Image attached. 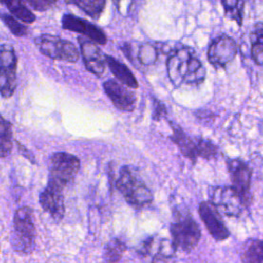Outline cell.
Segmentation results:
<instances>
[{"mask_svg":"<svg viewBox=\"0 0 263 263\" xmlns=\"http://www.w3.org/2000/svg\"><path fill=\"white\" fill-rule=\"evenodd\" d=\"M165 65L168 78L175 87L183 84L197 86L205 79V68L190 46L180 45L172 49Z\"/></svg>","mask_w":263,"mask_h":263,"instance_id":"obj_1","label":"cell"},{"mask_svg":"<svg viewBox=\"0 0 263 263\" xmlns=\"http://www.w3.org/2000/svg\"><path fill=\"white\" fill-rule=\"evenodd\" d=\"M116 187L128 204L135 209H142L149 204L153 195L135 168L124 165L120 168Z\"/></svg>","mask_w":263,"mask_h":263,"instance_id":"obj_2","label":"cell"},{"mask_svg":"<svg viewBox=\"0 0 263 263\" xmlns=\"http://www.w3.org/2000/svg\"><path fill=\"white\" fill-rule=\"evenodd\" d=\"M35 226L33 212L29 206H22L15 211L13 229L11 232V246L21 254H30L35 246Z\"/></svg>","mask_w":263,"mask_h":263,"instance_id":"obj_3","label":"cell"},{"mask_svg":"<svg viewBox=\"0 0 263 263\" xmlns=\"http://www.w3.org/2000/svg\"><path fill=\"white\" fill-rule=\"evenodd\" d=\"M172 245L175 250L191 252L199 242L201 233L195 220L186 214L177 213L175 221L170 227Z\"/></svg>","mask_w":263,"mask_h":263,"instance_id":"obj_4","label":"cell"},{"mask_svg":"<svg viewBox=\"0 0 263 263\" xmlns=\"http://www.w3.org/2000/svg\"><path fill=\"white\" fill-rule=\"evenodd\" d=\"M80 167L79 159L67 152L53 153L49 160L48 183L64 189L73 181Z\"/></svg>","mask_w":263,"mask_h":263,"instance_id":"obj_5","label":"cell"},{"mask_svg":"<svg viewBox=\"0 0 263 263\" xmlns=\"http://www.w3.org/2000/svg\"><path fill=\"white\" fill-rule=\"evenodd\" d=\"M34 42L42 54L53 60L75 63L80 57L79 50L72 42L58 36L42 34L36 37Z\"/></svg>","mask_w":263,"mask_h":263,"instance_id":"obj_6","label":"cell"},{"mask_svg":"<svg viewBox=\"0 0 263 263\" xmlns=\"http://www.w3.org/2000/svg\"><path fill=\"white\" fill-rule=\"evenodd\" d=\"M17 58L11 44L0 45V95L10 98L16 88Z\"/></svg>","mask_w":263,"mask_h":263,"instance_id":"obj_7","label":"cell"},{"mask_svg":"<svg viewBox=\"0 0 263 263\" xmlns=\"http://www.w3.org/2000/svg\"><path fill=\"white\" fill-rule=\"evenodd\" d=\"M238 47L233 38L227 34H221L209 45L208 61L215 69L225 68L236 57Z\"/></svg>","mask_w":263,"mask_h":263,"instance_id":"obj_8","label":"cell"},{"mask_svg":"<svg viewBox=\"0 0 263 263\" xmlns=\"http://www.w3.org/2000/svg\"><path fill=\"white\" fill-rule=\"evenodd\" d=\"M232 187L238 192L243 199L247 206L252 201V195L250 191L252 171L250 166L239 158H228L226 160Z\"/></svg>","mask_w":263,"mask_h":263,"instance_id":"obj_9","label":"cell"},{"mask_svg":"<svg viewBox=\"0 0 263 263\" xmlns=\"http://www.w3.org/2000/svg\"><path fill=\"white\" fill-rule=\"evenodd\" d=\"M211 202L216 209H223L227 216L237 217L247 208L243 199L232 186L217 187L211 194Z\"/></svg>","mask_w":263,"mask_h":263,"instance_id":"obj_10","label":"cell"},{"mask_svg":"<svg viewBox=\"0 0 263 263\" xmlns=\"http://www.w3.org/2000/svg\"><path fill=\"white\" fill-rule=\"evenodd\" d=\"M198 214L214 239L222 241L229 237L230 232L228 228L226 227L218 210L211 201L200 202L198 206Z\"/></svg>","mask_w":263,"mask_h":263,"instance_id":"obj_11","label":"cell"},{"mask_svg":"<svg viewBox=\"0 0 263 263\" xmlns=\"http://www.w3.org/2000/svg\"><path fill=\"white\" fill-rule=\"evenodd\" d=\"M103 87L107 97L118 110L124 112L134 111L137 103V96L134 91L128 89L129 87L114 79L105 81Z\"/></svg>","mask_w":263,"mask_h":263,"instance_id":"obj_12","label":"cell"},{"mask_svg":"<svg viewBox=\"0 0 263 263\" xmlns=\"http://www.w3.org/2000/svg\"><path fill=\"white\" fill-rule=\"evenodd\" d=\"M62 27L65 30L81 33L95 43L104 45L107 42V36L101 28L76 15L64 14L62 17Z\"/></svg>","mask_w":263,"mask_h":263,"instance_id":"obj_13","label":"cell"},{"mask_svg":"<svg viewBox=\"0 0 263 263\" xmlns=\"http://www.w3.org/2000/svg\"><path fill=\"white\" fill-rule=\"evenodd\" d=\"M78 43L83 59L85 68L98 77H101L106 69L105 54L101 51L99 46L88 38L78 37Z\"/></svg>","mask_w":263,"mask_h":263,"instance_id":"obj_14","label":"cell"},{"mask_svg":"<svg viewBox=\"0 0 263 263\" xmlns=\"http://www.w3.org/2000/svg\"><path fill=\"white\" fill-rule=\"evenodd\" d=\"M40 204L50 217L60 222L65 214V203L63 189L47 182V186L40 193Z\"/></svg>","mask_w":263,"mask_h":263,"instance_id":"obj_15","label":"cell"},{"mask_svg":"<svg viewBox=\"0 0 263 263\" xmlns=\"http://www.w3.org/2000/svg\"><path fill=\"white\" fill-rule=\"evenodd\" d=\"M121 50L129 60H132L135 57L137 64L143 67L153 66L157 62L160 53L159 46L151 42H144L139 44L137 52L133 50L130 43H125L121 47Z\"/></svg>","mask_w":263,"mask_h":263,"instance_id":"obj_16","label":"cell"},{"mask_svg":"<svg viewBox=\"0 0 263 263\" xmlns=\"http://www.w3.org/2000/svg\"><path fill=\"white\" fill-rule=\"evenodd\" d=\"M172 129L173 133L170 139L177 145V147L185 157L195 162L198 158L196 139H192L187 136V134L179 125L172 124Z\"/></svg>","mask_w":263,"mask_h":263,"instance_id":"obj_17","label":"cell"},{"mask_svg":"<svg viewBox=\"0 0 263 263\" xmlns=\"http://www.w3.org/2000/svg\"><path fill=\"white\" fill-rule=\"evenodd\" d=\"M105 61H106V65L109 67L112 74L120 83L133 89H136L139 87V83L135 75L133 74V72L129 70L127 66H125L123 63L119 62L115 58L108 54H105Z\"/></svg>","mask_w":263,"mask_h":263,"instance_id":"obj_18","label":"cell"},{"mask_svg":"<svg viewBox=\"0 0 263 263\" xmlns=\"http://www.w3.org/2000/svg\"><path fill=\"white\" fill-rule=\"evenodd\" d=\"M251 57L255 64L263 68V23H256L250 34Z\"/></svg>","mask_w":263,"mask_h":263,"instance_id":"obj_19","label":"cell"},{"mask_svg":"<svg viewBox=\"0 0 263 263\" xmlns=\"http://www.w3.org/2000/svg\"><path fill=\"white\" fill-rule=\"evenodd\" d=\"M242 263H263V240L249 239L242 248Z\"/></svg>","mask_w":263,"mask_h":263,"instance_id":"obj_20","label":"cell"},{"mask_svg":"<svg viewBox=\"0 0 263 263\" xmlns=\"http://www.w3.org/2000/svg\"><path fill=\"white\" fill-rule=\"evenodd\" d=\"M65 2L76 5L93 20H99L106 7V0H65Z\"/></svg>","mask_w":263,"mask_h":263,"instance_id":"obj_21","label":"cell"},{"mask_svg":"<svg viewBox=\"0 0 263 263\" xmlns=\"http://www.w3.org/2000/svg\"><path fill=\"white\" fill-rule=\"evenodd\" d=\"M225 16L235 22L238 27L242 26L246 0H220Z\"/></svg>","mask_w":263,"mask_h":263,"instance_id":"obj_22","label":"cell"},{"mask_svg":"<svg viewBox=\"0 0 263 263\" xmlns=\"http://www.w3.org/2000/svg\"><path fill=\"white\" fill-rule=\"evenodd\" d=\"M0 3L8 7L9 11L25 24H32L36 21L34 13L24 5L22 0H0Z\"/></svg>","mask_w":263,"mask_h":263,"instance_id":"obj_23","label":"cell"},{"mask_svg":"<svg viewBox=\"0 0 263 263\" xmlns=\"http://www.w3.org/2000/svg\"><path fill=\"white\" fill-rule=\"evenodd\" d=\"M12 149L11 124L0 114V158L6 157Z\"/></svg>","mask_w":263,"mask_h":263,"instance_id":"obj_24","label":"cell"},{"mask_svg":"<svg viewBox=\"0 0 263 263\" xmlns=\"http://www.w3.org/2000/svg\"><path fill=\"white\" fill-rule=\"evenodd\" d=\"M126 250V246L118 238L110 240L104 250V258L108 263H117Z\"/></svg>","mask_w":263,"mask_h":263,"instance_id":"obj_25","label":"cell"},{"mask_svg":"<svg viewBox=\"0 0 263 263\" xmlns=\"http://www.w3.org/2000/svg\"><path fill=\"white\" fill-rule=\"evenodd\" d=\"M197 145V155L198 157H202L204 159H212L215 158L218 154V147L210 140L204 139H196Z\"/></svg>","mask_w":263,"mask_h":263,"instance_id":"obj_26","label":"cell"},{"mask_svg":"<svg viewBox=\"0 0 263 263\" xmlns=\"http://www.w3.org/2000/svg\"><path fill=\"white\" fill-rule=\"evenodd\" d=\"M0 20L4 23V25L10 30V32L15 36H25L27 34V27L22 25L16 18L7 13H0Z\"/></svg>","mask_w":263,"mask_h":263,"instance_id":"obj_27","label":"cell"},{"mask_svg":"<svg viewBox=\"0 0 263 263\" xmlns=\"http://www.w3.org/2000/svg\"><path fill=\"white\" fill-rule=\"evenodd\" d=\"M142 0H113L117 10L125 16L137 14Z\"/></svg>","mask_w":263,"mask_h":263,"instance_id":"obj_28","label":"cell"},{"mask_svg":"<svg viewBox=\"0 0 263 263\" xmlns=\"http://www.w3.org/2000/svg\"><path fill=\"white\" fill-rule=\"evenodd\" d=\"M23 2H26L29 4L33 9L38 11H45L58 2V0H22Z\"/></svg>","mask_w":263,"mask_h":263,"instance_id":"obj_29","label":"cell"},{"mask_svg":"<svg viewBox=\"0 0 263 263\" xmlns=\"http://www.w3.org/2000/svg\"><path fill=\"white\" fill-rule=\"evenodd\" d=\"M166 112H167V111H166L165 105H164L161 101H159V100L153 98L152 119L155 120V121H158V120H160L162 117H164V116L166 115Z\"/></svg>","mask_w":263,"mask_h":263,"instance_id":"obj_30","label":"cell"},{"mask_svg":"<svg viewBox=\"0 0 263 263\" xmlns=\"http://www.w3.org/2000/svg\"><path fill=\"white\" fill-rule=\"evenodd\" d=\"M17 146H18V149H20V150H23V151H26V152L28 151V150H27L26 148H24V147H23V146H22L20 143H17ZM21 153H22V154H23V155H24L26 158L30 159V161H32V162H35V158H34V156H33V155H29L28 153H24V152H21Z\"/></svg>","mask_w":263,"mask_h":263,"instance_id":"obj_31","label":"cell"},{"mask_svg":"<svg viewBox=\"0 0 263 263\" xmlns=\"http://www.w3.org/2000/svg\"><path fill=\"white\" fill-rule=\"evenodd\" d=\"M248 1H251V0H246V2H248Z\"/></svg>","mask_w":263,"mask_h":263,"instance_id":"obj_32","label":"cell"}]
</instances>
